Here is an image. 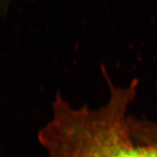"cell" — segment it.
<instances>
[{
    "instance_id": "obj_1",
    "label": "cell",
    "mask_w": 157,
    "mask_h": 157,
    "mask_svg": "<svg viewBox=\"0 0 157 157\" xmlns=\"http://www.w3.org/2000/svg\"><path fill=\"white\" fill-rule=\"evenodd\" d=\"M109 99L98 107H76L59 91L49 119L37 134L45 157H157V143H137L128 117L138 81L116 86L108 78Z\"/></svg>"
}]
</instances>
